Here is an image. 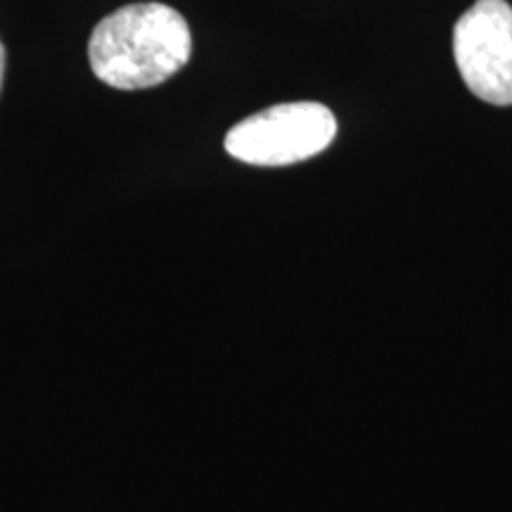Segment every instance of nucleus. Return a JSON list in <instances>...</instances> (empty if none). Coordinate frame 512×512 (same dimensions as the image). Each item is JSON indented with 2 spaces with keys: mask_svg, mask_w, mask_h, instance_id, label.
I'll return each instance as SVG.
<instances>
[{
  "mask_svg": "<svg viewBox=\"0 0 512 512\" xmlns=\"http://www.w3.org/2000/svg\"><path fill=\"white\" fill-rule=\"evenodd\" d=\"M190 27L164 3H133L93 29L88 60L93 74L119 91H143L169 81L188 64Z\"/></svg>",
  "mask_w": 512,
  "mask_h": 512,
  "instance_id": "nucleus-1",
  "label": "nucleus"
},
{
  "mask_svg": "<svg viewBox=\"0 0 512 512\" xmlns=\"http://www.w3.org/2000/svg\"><path fill=\"white\" fill-rule=\"evenodd\" d=\"M337 136V119L318 102H287L228 131L226 152L252 166H290L320 155Z\"/></svg>",
  "mask_w": 512,
  "mask_h": 512,
  "instance_id": "nucleus-2",
  "label": "nucleus"
},
{
  "mask_svg": "<svg viewBox=\"0 0 512 512\" xmlns=\"http://www.w3.org/2000/svg\"><path fill=\"white\" fill-rule=\"evenodd\" d=\"M453 55L465 86L491 105H512V8L477 0L453 29Z\"/></svg>",
  "mask_w": 512,
  "mask_h": 512,
  "instance_id": "nucleus-3",
  "label": "nucleus"
},
{
  "mask_svg": "<svg viewBox=\"0 0 512 512\" xmlns=\"http://www.w3.org/2000/svg\"><path fill=\"white\" fill-rule=\"evenodd\" d=\"M3 74H5V48L0 43V86H3Z\"/></svg>",
  "mask_w": 512,
  "mask_h": 512,
  "instance_id": "nucleus-4",
  "label": "nucleus"
}]
</instances>
